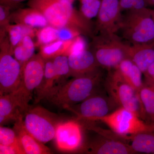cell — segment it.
<instances>
[{
  "label": "cell",
  "mask_w": 154,
  "mask_h": 154,
  "mask_svg": "<svg viewBox=\"0 0 154 154\" xmlns=\"http://www.w3.org/2000/svg\"><path fill=\"white\" fill-rule=\"evenodd\" d=\"M67 0H28V7L36 9L47 19L49 25L56 28L71 27L85 36L93 37L94 27Z\"/></svg>",
  "instance_id": "1"
},
{
  "label": "cell",
  "mask_w": 154,
  "mask_h": 154,
  "mask_svg": "<svg viewBox=\"0 0 154 154\" xmlns=\"http://www.w3.org/2000/svg\"><path fill=\"white\" fill-rule=\"evenodd\" d=\"M102 78V73L99 69L87 74L73 77L56 88L46 99L64 108L79 104L94 94Z\"/></svg>",
  "instance_id": "2"
},
{
  "label": "cell",
  "mask_w": 154,
  "mask_h": 154,
  "mask_svg": "<svg viewBox=\"0 0 154 154\" xmlns=\"http://www.w3.org/2000/svg\"><path fill=\"white\" fill-rule=\"evenodd\" d=\"M90 48L99 66L115 69L122 60L128 58L129 44L122 41L116 33H102L94 35Z\"/></svg>",
  "instance_id": "3"
},
{
  "label": "cell",
  "mask_w": 154,
  "mask_h": 154,
  "mask_svg": "<svg viewBox=\"0 0 154 154\" xmlns=\"http://www.w3.org/2000/svg\"><path fill=\"white\" fill-rule=\"evenodd\" d=\"M122 17V36L131 44L154 42V23L148 8L127 11Z\"/></svg>",
  "instance_id": "4"
},
{
  "label": "cell",
  "mask_w": 154,
  "mask_h": 154,
  "mask_svg": "<svg viewBox=\"0 0 154 154\" xmlns=\"http://www.w3.org/2000/svg\"><path fill=\"white\" fill-rule=\"evenodd\" d=\"M45 60L39 53L35 54L23 66L19 88L12 93L22 113L30 108L29 102L33 91L40 85L44 77Z\"/></svg>",
  "instance_id": "5"
},
{
  "label": "cell",
  "mask_w": 154,
  "mask_h": 154,
  "mask_svg": "<svg viewBox=\"0 0 154 154\" xmlns=\"http://www.w3.org/2000/svg\"><path fill=\"white\" fill-rule=\"evenodd\" d=\"M96 121L105 123L122 139L140 133L154 131V124L145 121L134 112L122 107Z\"/></svg>",
  "instance_id": "6"
},
{
  "label": "cell",
  "mask_w": 154,
  "mask_h": 154,
  "mask_svg": "<svg viewBox=\"0 0 154 154\" xmlns=\"http://www.w3.org/2000/svg\"><path fill=\"white\" fill-rule=\"evenodd\" d=\"M60 122L56 114L40 106L30 107L23 119L28 132L43 143L54 138L57 127Z\"/></svg>",
  "instance_id": "7"
},
{
  "label": "cell",
  "mask_w": 154,
  "mask_h": 154,
  "mask_svg": "<svg viewBox=\"0 0 154 154\" xmlns=\"http://www.w3.org/2000/svg\"><path fill=\"white\" fill-rule=\"evenodd\" d=\"M13 56L6 35L0 39V95L13 93L21 83L22 66Z\"/></svg>",
  "instance_id": "8"
},
{
  "label": "cell",
  "mask_w": 154,
  "mask_h": 154,
  "mask_svg": "<svg viewBox=\"0 0 154 154\" xmlns=\"http://www.w3.org/2000/svg\"><path fill=\"white\" fill-rule=\"evenodd\" d=\"M105 86L110 98L116 105L131 110L141 118L138 93L124 81L116 69L109 73Z\"/></svg>",
  "instance_id": "9"
},
{
  "label": "cell",
  "mask_w": 154,
  "mask_h": 154,
  "mask_svg": "<svg viewBox=\"0 0 154 154\" xmlns=\"http://www.w3.org/2000/svg\"><path fill=\"white\" fill-rule=\"evenodd\" d=\"M116 105L110 98L93 94L75 107L70 106L66 108L75 113L80 119L94 121L110 114Z\"/></svg>",
  "instance_id": "10"
},
{
  "label": "cell",
  "mask_w": 154,
  "mask_h": 154,
  "mask_svg": "<svg viewBox=\"0 0 154 154\" xmlns=\"http://www.w3.org/2000/svg\"><path fill=\"white\" fill-rule=\"evenodd\" d=\"M122 9L119 0H101L97 15L94 34L116 33L122 22Z\"/></svg>",
  "instance_id": "11"
},
{
  "label": "cell",
  "mask_w": 154,
  "mask_h": 154,
  "mask_svg": "<svg viewBox=\"0 0 154 154\" xmlns=\"http://www.w3.org/2000/svg\"><path fill=\"white\" fill-rule=\"evenodd\" d=\"M56 145L61 151L72 152L81 148L83 142L81 124L75 120L61 121L57 127Z\"/></svg>",
  "instance_id": "12"
},
{
  "label": "cell",
  "mask_w": 154,
  "mask_h": 154,
  "mask_svg": "<svg viewBox=\"0 0 154 154\" xmlns=\"http://www.w3.org/2000/svg\"><path fill=\"white\" fill-rule=\"evenodd\" d=\"M70 76H79L97 70L99 66L93 53L87 49L77 54L69 55Z\"/></svg>",
  "instance_id": "13"
},
{
  "label": "cell",
  "mask_w": 154,
  "mask_h": 154,
  "mask_svg": "<svg viewBox=\"0 0 154 154\" xmlns=\"http://www.w3.org/2000/svg\"><path fill=\"white\" fill-rule=\"evenodd\" d=\"M23 116L15 121L14 130L26 154H48L51 150L30 134L25 128Z\"/></svg>",
  "instance_id": "14"
},
{
  "label": "cell",
  "mask_w": 154,
  "mask_h": 154,
  "mask_svg": "<svg viewBox=\"0 0 154 154\" xmlns=\"http://www.w3.org/2000/svg\"><path fill=\"white\" fill-rule=\"evenodd\" d=\"M128 58L144 73L154 63V42L145 44H129Z\"/></svg>",
  "instance_id": "15"
},
{
  "label": "cell",
  "mask_w": 154,
  "mask_h": 154,
  "mask_svg": "<svg viewBox=\"0 0 154 154\" xmlns=\"http://www.w3.org/2000/svg\"><path fill=\"white\" fill-rule=\"evenodd\" d=\"M87 153L94 154H131L135 153L129 144L117 139L102 138L94 141Z\"/></svg>",
  "instance_id": "16"
},
{
  "label": "cell",
  "mask_w": 154,
  "mask_h": 154,
  "mask_svg": "<svg viewBox=\"0 0 154 154\" xmlns=\"http://www.w3.org/2000/svg\"><path fill=\"white\" fill-rule=\"evenodd\" d=\"M10 21L16 24L36 29L49 25L47 19L42 13L30 7L25 8H20L11 12Z\"/></svg>",
  "instance_id": "17"
},
{
  "label": "cell",
  "mask_w": 154,
  "mask_h": 154,
  "mask_svg": "<svg viewBox=\"0 0 154 154\" xmlns=\"http://www.w3.org/2000/svg\"><path fill=\"white\" fill-rule=\"evenodd\" d=\"M57 78L52 59L45 60L44 77L40 85L35 91V102L46 99L57 86Z\"/></svg>",
  "instance_id": "18"
},
{
  "label": "cell",
  "mask_w": 154,
  "mask_h": 154,
  "mask_svg": "<svg viewBox=\"0 0 154 154\" xmlns=\"http://www.w3.org/2000/svg\"><path fill=\"white\" fill-rule=\"evenodd\" d=\"M115 69L124 81L138 93L143 85V73L132 61L125 59Z\"/></svg>",
  "instance_id": "19"
},
{
  "label": "cell",
  "mask_w": 154,
  "mask_h": 154,
  "mask_svg": "<svg viewBox=\"0 0 154 154\" xmlns=\"http://www.w3.org/2000/svg\"><path fill=\"white\" fill-rule=\"evenodd\" d=\"M22 112L12 93L0 95V124L16 121L22 116Z\"/></svg>",
  "instance_id": "20"
},
{
  "label": "cell",
  "mask_w": 154,
  "mask_h": 154,
  "mask_svg": "<svg viewBox=\"0 0 154 154\" xmlns=\"http://www.w3.org/2000/svg\"><path fill=\"white\" fill-rule=\"evenodd\" d=\"M141 108V118L154 124V87L144 83L138 93Z\"/></svg>",
  "instance_id": "21"
},
{
  "label": "cell",
  "mask_w": 154,
  "mask_h": 154,
  "mask_svg": "<svg viewBox=\"0 0 154 154\" xmlns=\"http://www.w3.org/2000/svg\"><path fill=\"white\" fill-rule=\"evenodd\" d=\"M125 139L130 141L129 145L135 153L154 154V131L140 133Z\"/></svg>",
  "instance_id": "22"
},
{
  "label": "cell",
  "mask_w": 154,
  "mask_h": 154,
  "mask_svg": "<svg viewBox=\"0 0 154 154\" xmlns=\"http://www.w3.org/2000/svg\"><path fill=\"white\" fill-rule=\"evenodd\" d=\"M37 30L36 28L16 24H10L6 27V35L10 44V50L13 54L14 48L19 44L23 37L28 35L33 38L36 36Z\"/></svg>",
  "instance_id": "23"
},
{
  "label": "cell",
  "mask_w": 154,
  "mask_h": 154,
  "mask_svg": "<svg viewBox=\"0 0 154 154\" xmlns=\"http://www.w3.org/2000/svg\"><path fill=\"white\" fill-rule=\"evenodd\" d=\"M35 46L33 38L26 35L14 48L13 55L22 66L35 54Z\"/></svg>",
  "instance_id": "24"
},
{
  "label": "cell",
  "mask_w": 154,
  "mask_h": 154,
  "mask_svg": "<svg viewBox=\"0 0 154 154\" xmlns=\"http://www.w3.org/2000/svg\"><path fill=\"white\" fill-rule=\"evenodd\" d=\"M73 40V39H72ZM72 40H57L40 46L39 53L45 59H53L57 56L65 54Z\"/></svg>",
  "instance_id": "25"
},
{
  "label": "cell",
  "mask_w": 154,
  "mask_h": 154,
  "mask_svg": "<svg viewBox=\"0 0 154 154\" xmlns=\"http://www.w3.org/2000/svg\"><path fill=\"white\" fill-rule=\"evenodd\" d=\"M52 59L57 78V88L65 82V81L67 78L70 76L68 57L65 54H62Z\"/></svg>",
  "instance_id": "26"
},
{
  "label": "cell",
  "mask_w": 154,
  "mask_h": 154,
  "mask_svg": "<svg viewBox=\"0 0 154 154\" xmlns=\"http://www.w3.org/2000/svg\"><path fill=\"white\" fill-rule=\"evenodd\" d=\"M36 36L37 42L36 46H40L51 43L58 40V28L48 25L46 27L37 29Z\"/></svg>",
  "instance_id": "27"
},
{
  "label": "cell",
  "mask_w": 154,
  "mask_h": 154,
  "mask_svg": "<svg viewBox=\"0 0 154 154\" xmlns=\"http://www.w3.org/2000/svg\"><path fill=\"white\" fill-rule=\"evenodd\" d=\"M80 11L86 19L91 20L99 13L101 0H80Z\"/></svg>",
  "instance_id": "28"
},
{
  "label": "cell",
  "mask_w": 154,
  "mask_h": 154,
  "mask_svg": "<svg viewBox=\"0 0 154 154\" xmlns=\"http://www.w3.org/2000/svg\"><path fill=\"white\" fill-rule=\"evenodd\" d=\"M0 145L22 146L15 131L2 125L0 127Z\"/></svg>",
  "instance_id": "29"
},
{
  "label": "cell",
  "mask_w": 154,
  "mask_h": 154,
  "mask_svg": "<svg viewBox=\"0 0 154 154\" xmlns=\"http://www.w3.org/2000/svg\"><path fill=\"white\" fill-rule=\"evenodd\" d=\"M88 49L85 39L81 35L74 38L65 55L68 56L72 54H77Z\"/></svg>",
  "instance_id": "30"
},
{
  "label": "cell",
  "mask_w": 154,
  "mask_h": 154,
  "mask_svg": "<svg viewBox=\"0 0 154 154\" xmlns=\"http://www.w3.org/2000/svg\"><path fill=\"white\" fill-rule=\"evenodd\" d=\"M11 10L9 7L0 5V36H4L6 34V28L11 22Z\"/></svg>",
  "instance_id": "31"
},
{
  "label": "cell",
  "mask_w": 154,
  "mask_h": 154,
  "mask_svg": "<svg viewBox=\"0 0 154 154\" xmlns=\"http://www.w3.org/2000/svg\"><path fill=\"white\" fill-rule=\"evenodd\" d=\"M79 30L71 27L58 28V40L67 41L72 40L77 36L81 35Z\"/></svg>",
  "instance_id": "32"
},
{
  "label": "cell",
  "mask_w": 154,
  "mask_h": 154,
  "mask_svg": "<svg viewBox=\"0 0 154 154\" xmlns=\"http://www.w3.org/2000/svg\"><path fill=\"white\" fill-rule=\"evenodd\" d=\"M1 154H25L22 146H7L0 145Z\"/></svg>",
  "instance_id": "33"
},
{
  "label": "cell",
  "mask_w": 154,
  "mask_h": 154,
  "mask_svg": "<svg viewBox=\"0 0 154 154\" xmlns=\"http://www.w3.org/2000/svg\"><path fill=\"white\" fill-rule=\"evenodd\" d=\"M143 75L145 78L144 83L154 87V63L149 67Z\"/></svg>",
  "instance_id": "34"
},
{
  "label": "cell",
  "mask_w": 154,
  "mask_h": 154,
  "mask_svg": "<svg viewBox=\"0 0 154 154\" xmlns=\"http://www.w3.org/2000/svg\"><path fill=\"white\" fill-rule=\"evenodd\" d=\"M139 0H119L122 10H133Z\"/></svg>",
  "instance_id": "35"
},
{
  "label": "cell",
  "mask_w": 154,
  "mask_h": 154,
  "mask_svg": "<svg viewBox=\"0 0 154 154\" xmlns=\"http://www.w3.org/2000/svg\"><path fill=\"white\" fill-rule=\"evenodd\" d=\"M26 0H0V5L9 7L11 10L16 8L19 5Z\"/></svg>",
  "instance_id": "36"
},
{
  "label": "cell",
  "mask_w": 154,
  "mask_h": 154,
  "mask_svg": "<svg viewBox=\"0 0 154 154\" xmlns=\"http://www.w3.org/2000/svg\"><path fill=\"white\" fill-rule=\"evenodd\" d=\"M151 16L153 20L154 23V9H151Z\"/></svg>",
  "instance_id": "37"
},
{
  "label": "cell",
  "mask_w": 154,
  "mask_h": 154,
  "mask_svg": "<svg viewBox=\"0 0 154 154\" xmlns=\"http://www.w3.org/2000/svg\"><path fill=\"white\" fill-rule=\"evenodd\" d=\"M150 5H154V0H149Z\"/></svg>",
  "instance_id": "38"
},
{
  "label": "cell",
  "mask_w": 154,
  "mask_h": 154,
  "mask_svg": "<svg viewBox=\"0 0 154 154\" xmlns=\"http://www.w3.org/2000/svg\"><path fill=\"white\" fill-rule=\"evenodd\" d=\"M67 1H69V2H70L72 3H73V2H74V0H67Z\"/></svg>",
  "instance_id": "39"
}]
</instances>
